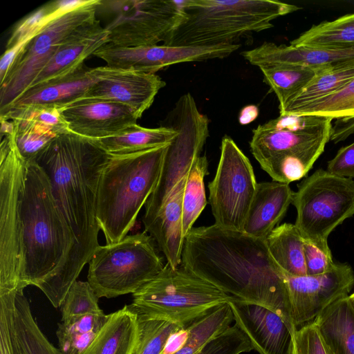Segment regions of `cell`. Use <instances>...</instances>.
I'll list each match as a JSON object with an SVG mask.
<instances>
[{"instance_id": "obj_1", "label": "cell", "mask_w": 354, "mask_h": 354, "mask_svg": "<svg viewBox=\"0 0 354 354\" xmlns=\"http://www.w3.org/2000/svg\"><path fill=\"white\" fill-rule=\"evenodd\" d=\"M181 263L233 298L270 309L294 335L286 277L266 239L215 224L192 227L185 239Z\"/></svg>"}, {"instance_id": "obj_2", "label": "cell", "mask_w": 354, "mask_h": 354, "mask_svg": "<svg viewBox=\"0 0 354 354\" xmlns=\"http://www.w3.org/2000/svg\"><path fill=\"white\" fill-rule=\"evenodd\" d=\"M23 268L18 290L39 288L55 308L86 263L84 252L53 198L46 173L26 162L21 194Z\"/></svg>"}, {"instance_id": "obj_3", "label": "cell", "mask_w": 354, "mask_h": 354, "mask_svg": "<svg viewBox=\"0 0 354 354\" xmlns=\"http://www.w3.org/2000/svg\"><path fill=\"white\" fill-rule=\"evenodd\" d=\"M110 156L97 140L68 130L55 137L33 160L46 173L56 204L88 263L100 246L97 195Z\"/></svg>"}, {"instance_id": "obj_4", "label": "cell", "mask_w": 354, "mask_h": 354, "mask_svg": "<svg viewBox=\"0 0 354 354\" xmlns=\"http://www.w3.org/2000/svg\"><path fill=\"white\" fill-rule=\"evenodd\" d=\"M167 147L111 155L100 176L96 204L106 243L120 241L133 227L158 184Z\"/></svg>"}, {"instance_id": "obj_5", "label": "cell", "mask_w": 354, "mask_h": 354, "mask_svg": "<svg viewBox=\"0 0 354 354\" xmlns=\"http://www.w3.org/2000/svg\"><path fill=\"white\" fill-rule=\"evenodd\" d=\"M183 20L162 44H233L243 35L271 28L273 20L300 9L272 0H183Z\"/></svg>"}, {"instance_id": "obj_6", "label": "cell", "mask_w": 354, "mask_h": 354, "mask_svg": "<svg viewBox=\"0 0 354 354\" xmlns=\"http://www.w3.org/2000/svg\"><path fill=\"white\" fill-rule=\"evenodd\" d=\"M332 120L317 115H279L253 129L251 152L274 181L289 185L306 176L323 153Z\"/></svg>"}, {"instance_id": "obj_7", "label": "cell", "mask_w": 354, "mask_h": 354, "mask_svg": "<svg viewBox=\"0 0 354 354\" xmlns=\"http://www.w3.org/2000/svg\"><path fill=\"white\" fill-rule=\"evenodd\" d=\"M233 297L181 268L166 263L151 280L133 294L137 314L185 324Z\"/></svg>"}, {"instance_id": "obj_8", "label": "cell", "mask_w": 354, "mask_h": 354, "mask_svg": "<svg viewBox=\"0 0 354 354\" xmlns=\"http://www.w3.org/2000/svg\"><path fill=\"white\" fill-rule=\"evenodd\" d=\"M88 263L87 281L99 298L133 294L165 266L145 231L100 245Z\"/></svg>"}, {"instance_id": "obj_9", "label": "cell", "mask_w": 354, "mask_h": 354, "mask_svg": "<svg viewBox=\"0 0 354 354\" xmlns=\"http://www.w3.org/2000/svg\"><path fill=\"white\" fill-rule=\"evenodd\" d=\"M295 226L304 239L331 252L328 238L354 215V180L319 169L302 180L294 192Z\"/></svg>"}, {"instance_id": "obj_10", "label": "cell", "mask_w": 354, "mask_h": 354, "mask_svg": "<svg viewBox=\"0 0 354 354\" xmlns=\"http://www.w3.org/2000/svg\"><path fill=\"white\" fill-rule=\"evenodd\" d=\"M13 133L1 136L0 150V295L19 289L23 268L21 194L26 162Z\"/></svg>"}, {"instance_id": "obj_11", "label": "cell", "mask_w": 354, "mask_h": 354, "mask_svg": "<svg viewBox=\"0 0 354 354\" xmlns=\"http://www.w3.org/2000/svg\"><path fill=\"white\" fill-rule=\"evenodd\" d=\"M107 17L109 44L122 47L158 45L183 19V0H100Z\"/></svg>"}, {"instance_id": "obj_12", "label": "cell", "mask_w": 354, "mask_h": 354, "mask_svg": "<svg viewBox=\"0 0 354 354\" xmlns=\"http://www.w3.org/2000/svg\"><path fill=\"white\" fill-rule=\"evenodd\" d=\"M172 127L178 135L167 147L158 184L145 204L146 228L154 220L176 185L201 156L209 135V121L189 93L182 95L172 111Z\"/></svg>"}, {"instance_id": "obj_13", "label": "cell", "mask_w": 354, "mask_h": 354, "mask_svg": "<svg viewBox=\"0 0 354 354\" xmlns=\"http://www.w3.org/2000/svg\"><path fill=\"white\" fill-rule=\"evenodd\" d=\"M100 0L86 3L57 17L27 41L0 83V111L10 105L32 84L65 39L97 18Z\"/></svg>"}, {"instance_id": "obj_14", "label": "cell", "mask_w": 354, "mask_h": 354, "mask_svg": "<svg viewBox=\"0 0 354 354\" xmlns=\"http://www.w3.org/2000/svg\"><path fill=\"white\" fill-rule=\"evenodd\" d=\"M257 186L248 158L230 137H223L216 172L208 184L209 203L214 224L243 232Z\"/></svg>"}, {"instance_id": "obj_15", "label": "cell", "mask_w": 354, "mask_h": 354, "mask_svg": "<svg viewBox=\"0 0 354 354\" xmlns=\"http://www.w3.org/2000/svg\"><path fill=\"white\" fill-rule=\"evenodd\" d=\"M237 44L212 46H176L154 45L122 47L110 44L99 48L94 56L110 68L146 73L156 72L173 64L222 59L240 48Z\"/></svg>"}, {"instance_id": "obj_16", "label": "cell", "mask_w": 354, "mask_h": 354, "mask_svg": "<svg viewBox=\"0 0 354 354\" xmlns=\"http://www.w3.org/2000/svg\"><path fill=\"white\" fill-rule=\"evenodd\" d=\"M286 277L296 329L313 322L332 303L348 296L354 288V271L346 263H335L331 270L322 274Z\"/></svg>"}, {"instance_id": "obj_17", "label": "cell", "mask_w": 354, "mask_h": 354, "mask_svg": "<svg viewBox=\"0 0 354 354\" xmlns=\"http://www.w3.org/2000/svg\"><path fill=\"white\" fill-rule=\"evenodd\" d=\"M59 111L70 131L95 140L115 136L139 119L130 107L100 99H80Z\"/></svg>"}, {"instance_id": "obj_18", "label": "cell", "mask_w": 354, "mask_h": 354, "mask_svg": "<svg viewBox=\"0 0 354 354\" xmlns=\"http://www.w3.org/2000/svg\"><path fill=\"white\" fill-rule=\"evenodd\" d=\"M229 304L236 325L259 354H295L293 335L277 313L235 298Z\"/></svg>"}, {"instance_id": "obj_19", "label": "cell", "mask_w": 354, "mask_h": 354, "mask_svg": "<svg viewBox=\"0 0 354 354\" xmlns=\"http://www.w3.org/2000/svg\"><path fill=\"white\" fill-rule=\"evenodd\" d=\"M165 82L156 73L104 66L102 78L83 98L118 102L130 107L140 118ZM82 98V99H83Z\"/></svg>"}, {"instance_id": "obj_20", "label": "cell", "mask_w": 354, "mask_h": 354, "mask_svg": "<svg viewBox=\"0 0 354 354\" xmlns=\"http://www.w3.org/2000/svg\"><path fill=\"white\" fill-rule=\"evenodd\" d=\"M106 44L109 34L100 20L96 18L88 21L65 39L29 88L75 73L84 65L87 57Z\"/></svg>"}, {"instance_id": "obj_21", "label": "cell", "mask_w": 354, "mask_h": 354, "mask_svg": "<svg viewBox=\"0 0 354 354\" xmlns=\"http://www.w3.org/2000/svg\"><path fill=\"white\" fill-rule=\"evenodd\" d=\"M104 66L88 68L85 64L62 79L32 86L25 91L6 109L26 106H47L62 109L82 99L103 76Z\"/></svg>"}, {"instance_id": "obj_22", "label": "cell", "mask_w": 354, "mask_h": 354, "mask_svg": "<svg viewBox=\"0 0 354 354\" xmlns=\"http://www.w3.org/2000/svg\"><path fill=\"white\" fill-rule=\"evenodd\" d=\"M241 55L258 67L278 64L312 66L354 64V47L323 50L264 42L254 48L242 52Z\"/></svg>"}, {"instance_id": "obj_23", "label": "cell", "mask_w": 354, "mask_h": 354, "mask_svg": "<svg viewBox=\"0 0 354 354\" xmlns=\"http://www.w3.org/2000/svg\"><path fill=\"white\" fill-rule=\"evenodd\" d=\"M294 192L288 184L276 181L257 183L243 232L266 239L286 214L292 203Z\"/></svg>"}, {"instance_id": "obj_24", "label": "cell", "mask_w": 354, "mask_h": 354, "mask_svg": "<svg viewBox=\"0 0 354 354\" xmlns=\"http://www.w3.org/2000/svg\"><path fill=\"white\" fill-rule=\"evenodd\" d=\"M186 176L176 185L154 220L145 228L156 241L167 263L174 268L181 263L185 241L182 217Z\"/></svg>"}, {"instance_id": "obj_25", "label": "cell", "mask_w": 354, "mask_h": 354, "mask_svg": "<svg viewBox=\"0 0 354 354\" xmlns=\"http://www.w3.org/2000/svg\"><path fill=\"white\" fill-rule=\"evenodd\" d=\"M138 336L136 313L129 305L109 314L105 324L82 354H132Z\"/></svg>"}, {"instance_id": "obj_26", "label": "cell", "mask_w": 354, "mask_h": 354, "mask_svg": "<svg viewBox=\"0 0 354 354\" xmlns=\"http://www.w3.org/2000/svg\"><path fill=\"white\" fill-rule=\"evenodd\" d=\"M348 296L332 303L313 321L335 354H354V308Z\"/></svg>"}, {"instance_id": "obj_27", "label": "cell", "mask_w": 354, "mask_h": 354, "mask_svg": "<svg viewBox=\"0 0 354 354\" xmlns=\"http://www.w3.org/2000/svg\"><path fill=\"white\" fill-rule=\"evenodd\" d=\"M354 79V64L322 66L317 75L279 108V115L293 114L301 107L339 91Z\"/></svg>"}, {"instance_id": "obj_28", "label": "cell", "mask_w": 354, "mask_h": 354, "mask_svg": "<svg viewBox=\"0 0 354 354\" xmlns=\"http://www.w3.org/2000/svg\"><path fill=\"white\" fill-rule=\"evenodd\" d=\"M266 239L272 258L286 275H307L304 238L295 224L275 227Z\"/></svg>"}, {"instance_id": "obj_29", "label": "cell", "mask_w": 354, "mask_h": 354, "mask_svg": "<svg viewBox=\"0 0 354 354\" xmlns=\"http://www.w3.org/2000/svg\"><path fill=\"white\" fill-rule=\"evenodd\" d=\"M178 135L172 127L145 128L133 124L120 133L97 140L111 155H124L169 145Z\"/></svg>"}, {"instance_id": "obj_30", "label": "cell", "mask_w": 354, "mask_h": 354, "mask_svg": "<svg viewBox=\"0 0 354 354\" xmlns=\"http://www.w3.org/2000/svg\"><path fill=\"white\" fill-rule=\"evenodd\" d=\"M290 44L323 50L354 47V12L313 25Z\"/></svg>"}, {"instance_id": "obj_31", "label": "cell", "mask_w": 354, "mask_h": 354, "mask_svg": "<svg viewBox=\"0 0 354 354\" xmlns=\"http://www.w3.org/2000/svg\"><path fill=\"white\" fill-rule=\"evenodd\" d=\"M234 320L229 302L216 306L194 319L187 326V338L175 354H198L227 330Z\"/></svg>"}, {"instance_id": "obj_32", "label": "cell", "mask_w": 354, "mask_h": 354, "mask_svg": "<svg viewBox=\"0 0 354 354\" xmlns=\"http://www.w3.org/2000/svg\"><path fill=\"white\" fill-rule=\"evenodd\" d=\"M259 68L264 81L277 95L279 108L303 89L320 70V66L295 64H272Z\"/></svg>"}, {"instance_id": "obj_33", "label": "cell", "mask_w": 354, "mask_h": 354, "mask_svg": "<svg viewBox=\"0 0 354 354\" xmlns=\"http://www.w3.org/2000/svg\"><path fill=\"white\" fill-rule=\"evenodd\" d=\"M208 174V162L205 156H200L188 171L183 198V233L187 236L207 202L204 178Z\"/></svg>"}, {"instance_id": "obj_34", "label": "cell", "mask_w": 354, "mask_h": 354, "mask_svg": "<svg viewBox=\"0 0 354 354\" xmlns=\"http://www.w3.org/2000/svg\"><path fill=\"white\" fill-rule=\"evenodd\" d=\"M86 1L59 0L43 5L16 24L7 41L6 50L31 39L50 21Z\"/></svg>"}, {"instance_id": "obj_35", "label": "cell", "mask_w": 354, "mask_h": 354, "mask_svg": "<svg viewBox=\"0 0 354 354\" xmlns=\"http://www.w3.org/2000/svg\"><path fill=\"white\" fill-rule=\"evenodd\" d=\"M11 120L17 148L26 162L35 157L58 135L53 129L24 117L13 115L1 118Z\"/></svg>"}, {"instance_id": "obj_36", "label": "cell", "mask_w": 354, "mask_h": 354, "mask_svg": "<svg viewBox=\"0 0 354 354\" xmlns=\"http://www.w3.org/2000/svg\"><path fill=\"white\" fill-rule=\"evenodd\" d=\"M138 336L132 354H162L169 336L185 324L137 314Z\"/></svg>"}, {"instance_id": "obj_37", "label": "cell", "mask_w": 354, "mask_h": 354, "mask_svg": "<svg viewBox=\"0 0 354 354\" xmlns=\"http://www.w3.org/2000/svg\"><path fill=\"white\" fill-rule=\"evenodd\" d=\"M293 114H310L332 120L354 118V79L339 91L298 109Z\"/></svg>"}, {"instance_id": "obj_38", "label": "cell", "mask_w": 354, "mask_h": 354, "mask_svg": "<svg viewBox=\"0 0 354 354\" xmlns=\"http://www.w3.org/2000/svg\"><path fill=\"white\" fill-rule=\"evenodd\" d=\"M98 299L88 281L76 280L60 306L62 322L80 315L104 313L98 305Z\"/></svg>"}, {"instance_id": "obj_39", "label": "cell", "mask_w": 354, "mask_h": 354, "mask_svg": "<svg viewBox=\"0 0 354 354\" xmlns=\"http://www.w3.org/2000/svg\"><path fill=\"white\" fill-rule=\"evenodd\" d=\"M252 349L248 337L235 324L212 340L198 354H241Z\"/></svg>"}, {"instance_id": "obj_40", "label": "cell", "mask_w": 354, "mask_h": 354, "mask_svg": "<svg viewBox=\"0 0 354 354\" xmlns=\"http://www.w3.org/2000/svg\"><path fill=\"white\" fill-rule=\"evenodd\" d=\"M293 341L295 354H335L314 322L297 328Z\"/></svg>"}, {"instance_id": "obj_41", "label": "cell", "mask_w": 354, "mask_h": 354, "mask_svg": "<svg viewBox=\"0 0 354 354\" xmlns=\"http://www.w3.org/2000/svg\"><path fill=\"white\" fill-rule=\"evenodd\" d=\"M109 317L104 313L87 314L72 317L58 324L57 329L69 333H98Z\"/></svg>"}, {"instance_id": "obj_42", "label": "cell", "mask_w": 354, "mask_h": 354, "mask_svg": "<svg viewBox=\"0 0 354 354\" xmlns=\"http://www.w3.org/2000/svg\"><path fill=\"white\" fill-rule=\"evenodd\" d=\"M304 258L307 275L324 274L333 267L331 252H326L304 239Z\"/></svg>"}, {"instance_id": "obj_43", "label": "cell", "mask_w": 354, "mask_h": 354, "mask_svg": "<svg viewBox=\"0 0 354 354\" xmlns=\"http://www.w3.org/2000/svg\"><path fill=\"white\" fill-rule=\"evenodd\" d=\"M98 333H69L57 329L58 348L62 354H82Z\"/></svg>"}, {"instance_id": "obj_44", "label": "cell", "mask_w": 354, "mask_h": 354, "mask_svg": "<svg viewBox=\"0 0 354 354\" xmlns=\"http://www.w3.org/2000/svg\"><path fill=\"white\" fill-rule=\"evenodd\" d=\"M327 171L342 177L354 178V142L339 149L328 161Z\"/></svg>"}, {"instance_id": "obj_45", "label": "cell", "mask_w": 354, "mask_h": 354, "mask_svg": "<svg viewBox=\"0 0 354 354\" xmlns=\"http://www.w3.org/2000/svg\"><path fill=\"white\" fill-rule=\"evenodd\" d=\"M12 300L10 297L0 299V354H14L11 333L10 315Z\"/></svg>"}, {"instance_id": "obj_46", "label": "cell", "mask_w": 354, "mask_h": 354, "mask_svg": "<svg viewBox=\"0 0 354 354\" xmlns=\"http://www.w3.org/2000/svg\"><path fill=\"white\" fill-rule=\"evenodd\" d=\"M28 40L23 41L10 49L5 50V52L2 55L0 60V83H1L5 79L17 56L21 52V49Z\"/></svg>"}, {"instance_id": "obj_47", "label": "cell", "mask_w": 354, "mask_h": 354, "mask_svg": "<svg viewBox=\"0 0 354 354\" xmlns=\"http://www.w3.org/2000/svg\"><path fill=\"white\" fill-rule=\"evenodd\" d=\"M187 326L169 336L162 354H175L183 348L187 338Z\"/></svg>"}, {"instance_id": "obj_48", "label": "cell", "mask_w": 354, "mask_h": 354, "mask_svg": "<svg viewBox=\"0 0 354 354\" xmlns=\"http://www.w3.org/2000/svg\"><path fill=\"white\" fill-rule=\"evenodd\" d=\"M259 115V109L256 105L245 106L240 111L239 122L242 125L248 124L254 121Z\"/></svg>"}, {"instance_id": "obj_49", "label": "cell", "mask_w": 354, "mask_h": 354, "mask_svg": "<svg viewBox=\"0 0 354 354\" xmlns=\"http://www.w3.org/2000/svg\"><path fill=\"white\" fill-rule=\"evenodd\" d=\"M349 299H350V301L354 308V292H353L352 294L349 295Z\"/></svg>"}, {"instance_id": "obj_50", "label": "cell", "mask_w": 354, "mask_h": 354, "mask_svg": "<svg viewBox=\"0 0 354 354\" xmlns=\"http://www.w3.org/2000/svg\"><path fill=\"white\" fill-rule=\"evenodd\" d=\"M353 120V121H354V118H353V119H352V120ZM353 124H354V122H353Z\"/></svg>"}]
</instances>
